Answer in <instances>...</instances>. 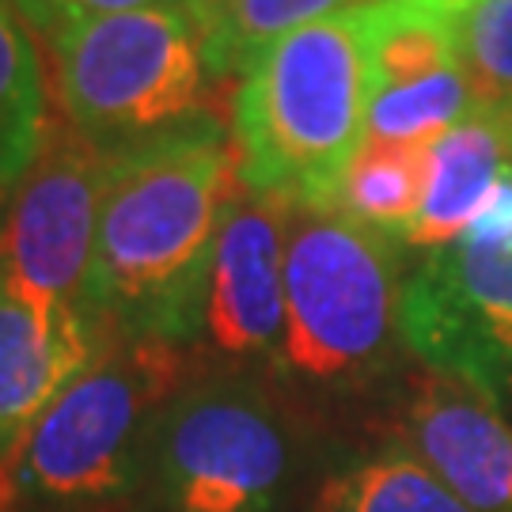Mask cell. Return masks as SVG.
<instances>
[{
	"instance_id": "24",
	"label": "cell",
	"mask_w": 512,
	"mask_h": 512,
	"mask_svg": "<svg viewBox=\"0 0 512 512\" xmlns=\"http://www.w3.org/2000/svg\"><path fill=\"white\" fill-rule=\"evenodd\" d=\"M202 4H209V0H202ZM202 4H198V8H202Z\"/></svg>"
},
{
	"instance_id": "15",
	"label": "cell",
	"mask_w": 512,
	"mask_h": 512,
	"mask_svg": "<svg viewBox=\"0 0 512 512\" xmlns=\"http://www.w3.org/2000/svg\"><path fill=\"white\" fill-rule=\"evenodd\" d=\"M429 164H433V145L365 141L342 175L334 209L361 220L380 236L406 243L425 198Z\"/></svg>"
},
{
	"instance_id": "11",
	"label": "cell",
	"mask_w": 512,
	"mask_h": 512,
	"mask_svg": "<svg viewBox=\"0 0 512 512\" xmlns=\"http://www.w3.org/2000/svg\"><path fill=\"white\" fill-rule=\"evenodd\" d=\"M103 338L84 311L38 308L0 258V463L69 380L92 365Z\"/></svg>"
},
{
	"instance_id": "18",
	"label": "cell",
	"mask_w": 512,
	"mask_h": 512,
	"mask_svg": "<svg viewBox=\"0 0 512 512\" xmlns=\"http://www.w3.org/2000/svg\"><path fill=\"white\" fill-rule=\"evenodd\" d=\"M482 95L467 80L463 69H448L418 84L376 92L368 103L365 141L384 145H437L444 133L463 126L475 110H482Z\"/></svg>"
},
{
	"instance_id": "5",
	"label": "cell",
	"mask_w": 512,
	"mask_h": 512,
	"mask_svg": "<svg viewBox=\"0 0 512 512\" xmlns=\"http://www.w3.org/2000/svg\"><path fill=\"white\" fill-rule=\"evenodd\" d=\"M50 50L65 122L114 160L209 114L213 73L202 27L186 8L88 19Z\"/></svg>"
},
{
	"instance_id": "12",
	"label": "cell",
	"mask_w": 512,
	"mask_h": 512,
	"mask_svg": "<svg viewBox=\"0 0 512 512\" xmlns=\"http://www.w3.org/2000/svg\"><path fill=\"white\" fill-rule=\"evenodd\" d=\"M512 171V110L482 107L463 126L433 145L429 183L418 220L410 228V247H448L475 220L486 194Z\"/></svg>"
},
{
	"instance_id": "16",
	"label": "cell",
	"mask_w": 512,
	"mask_h": 512,
	"mask_svg": "<svg viewBox=\"0 0 512 512\" xmlns=\"http://www.w3.org/2000/svg\"><path fill=\"white\" fill-rule=\"evenodd\" d=\"M365 19L376 92L418 84V80L456 69L452 16L433 0L365 4Z\"/></svg>"
},
{
	"instance_id": "23",
	"label": "cell",
	"mask_w": 512,
	"mask_h": 512,
	"mask_svg": "<svg viewBox=\"0 0 512 512\" xmlns=\"http://www.w3.org/2000/svg\"><path fill=\"white\" fill-rule=\"evenodd\" d=\"M365 4H384V0H365ZM433 4H440V0H433ZM444 8V4H440Z\"/></svg>"
},
{
	"instance_id": "10",
	"label": "cell",
	"mask_w": 512,
	"mask_h": 512,
	"mask_svg": "<svg viewBox=\"0 0 512 512\" xmlns=\"http://www.w3.org/2000/svg\"><path fill=\"white\" fill-rule=\"evenodd\" d=\"M399 440L475 512H512V425L501 406L421 368L399 410Z\"/></svg>"
},
{
	"instance_id": "4",
	"label": "cell",
	"mask_w": 512,
	"mask_h": 512,
	"mask_svg": "<svg viewBox=\"0 0 512 512\" xmlns=\"http://www.w3.org/2000/svg\"><path fill=\"white\" fill-rule=\"evenodd\" d=\"M395 239L342 209L289 205L285 338L274 365L311 387L365 384L399 338Z\"/></svg>"
},
{
	"instance_id": "9",
	"label": "cell",
	"mask_w": 512,
	"mask_h": 512,
	"mask_svg": "<svg viewBox=\"0 0 512 512\" xmlns=\"http://www.w3.org/2000/svg\"><path fill=\"white\" fill-rule=\"evenodd\" d=\"M289 202L243 186L224 213L209 270L202 338L232 361H277L285 338Z\"/></svg>"
},
{
	"instance_id": "19",
	"label": "cell",
	"mask_w": 512,
	"mask_h": 512,
	"mask_svg": "<svg viewBox=\"0 0 512 512\" xmlns=\"http://www.w3.org/2000/svg\"><path fill=\"white\" fill-rule=\"evenodd\" d=\"M452 38L482 103L512 110V0H467L452 12Z\"/></svg>"
},
{
	"instance_id": "2",
	"label": "cell",
	"mask_w": 512,
	"mask_h": 512,
	"mask_svg": "<svg viewBox=\"0 0 512 512\" xmlns=\"http://www.w3.org/2000/svg\"><path fill=\"white\" fill-rule=\"evenodd\" d=\"M372 84L365 4L277 38L243 73L232 133L243 186L327 209L365 145Z\"/></svg>"
},
{
	"instance_id": "13",
	"label": "cell",
	"mask_w": 512,
	"mask_h": 512,
	"mask_svg": "<svg viewBox=\"0 0 512 512\" xmlns=\"http://www.w3.org/2000/svg\"><path fill=\"white\" fill-rule=\"evenodd\" d=\"M50 129L38 35L19 16L16 0H0V198L16 194L50 141Z\"/></svg>"
},
{
	"instance_id": "22",
	"label": "cell",
	"mask_w": 512,
	"mask_h": 512,
	"mask_svg": "<svg viewBox=\"0 0 512 512\" xmlns=\"http://www.w3.org/2000/svg\"><path fill=\"white\" fill-rule=\"evenodd\" d=\"M440 4H444V12H448V16H452V12H456V8H463V4H467V0H440Z\"/></svg>"
},
{
	"instance_id": "6",
	"label": "cell",
	"mask_w": 512,
	"mask_h": 512,
	"mask_svg": "<svg viewBox=\"0 0 512 512\" xmlns=\"http://www.w3.org/2000/svg\"><path fill=\"white\" fill-rule=\"evenodd\" d=\"M300 448L285 410L247 376L183 384L152 425L148 512H285Z\"/></svg>"
},
{
	"instance_id": "1",
	"label": "cell",
	"mask_w": 512,
	"mask_h": 512,
	"mask_svg": "<svg viewBox=\"0 0 512 512\" xmlns=\"http://www.w3.org/2000/svg\"><path fill=\"white\" fill-rule=\"evenodd\" d=\"M243 194L236 133L205 114L114 160L84 311L103 334L202 342L224 213Z\"/></svg>"
},
{
	"instance_id": "7",
	"label": "cell",
	"mask_w": 512,
	"mask_h": 512,
	"mask_svg": "<svg viewBox=\"0 0 512 512\" xmlns=\"http://www.w3.org/2000/svg\"><path fill=\"white\" fill-rule=\"evenodd\" d=\"M399 338L425 368L475 387L501 410L512 395V239L459 236L403 277Z\"/></svg>"
},
{
	"instance_id": "3",
	"label": "cell",
	"mask_w": 512,
	"mask_h": 512,
	"mask_svg": "<svg viewBox=\"0 0 512 512\" xmlns=\"http://www.w3.org/2000/svg\"><path fill=\"white\" fill-rule=\"evenodd\" d=\"M179 387V346L107 334L0 463V512H99L141 494L152 425Z\"/></svg>"
},
{
	"instance_id": "17",
	"label": "cell",
	"mask_w": 512,
	"mask_h": 512,
	"mask_svg": "<svg viewBox=\"0 0 512 512\" xmlns=\"http://www.w3.org/2000/svg\"><path fill=\"white\" fill-rule=\"evenodd\" d=\"M342 8H353V0H209L194 19L202 27L209 73L220 80L232 73L243 76L277 38Z\"/></svg>"
},
{
	"instance_id": "20",
	"label": "cell",
	"mask_w": 512,
	"mask_h": 512,
	"mask_svg": "<svg viewBox=\"0 0 512 512\" xmlns=\"http://www.w3.org/2000/svg\"><path fill=\"white\" fill-rule=\"evenodd\" d=\"M202 0H16L19 16L27 19V27L35 31L46 46H54L65 31H73L80 23L114 12H137V8H186L198 12Z\"/></svg>"
},
{
	"instance_id": "8",
	"label": "cell",
	"mask_w": 512,
	"mask_h": 512,
	"mask_svg": "<svg viewBox=\"0 0 512 512\" xmlns=\"http://www.w3.org/2000/svg\"><path fill=\"white\" fill-rule=\"evenodd\" d=\"M110 171L114 156L88 145L69 122H54L42 156L16 186L0 258L38 308L84 311Z\"/></svg>"
},
{
	"instance_id": "14",
	"label": "cell",
	"mask_w": 512,
	"mask_h": 512,
	"mask_svg": "<svg viewBox=\"0 0 512 512\" xmlns=\"http://www.w3.org/2000/svg\"><path fill=\"white\" fill-rule=\"evenodd\" d=\"M311 512H475L467 509L403 440L334 467L311 497Z\"/></svg>"
},
{
	"instance_id": "21",
	"label": "cell",
	"mask_w": 512,
	"mask_h": 512,
	"mask_svg": "<svg viewBox=\"0 0 512 512\" xmlns=\"http://www.w3.org/2000/svg\"><path fill=\"white\" fill-rule=\"evenodd\" d=\"M463 236L486 239V243L490 239H512V171L497 179V186L486 194L475 220L463 228Z\"/></svg>"
}]
</instances>
